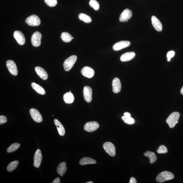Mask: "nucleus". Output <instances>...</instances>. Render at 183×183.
Wrapping results in <instances>:
<instances>
[{
    "mask_svg": "<svg viewBox=\"0 0 183 183\" xmlns=\"http://www.w3.org/2000/svg\"><path fill=\"white\" fill-rule=\"evenodd\" d=\"M180 93L181 94H182L183 95V86L182 88H181V90H180Z\"/></svg>",
    "mask_w": 183,
    "mask_h": 183,
    "instance_id": "58836bf2",
    "label": "nucleus"
},
{
    "mask_svg": "<svg viewBox=\"0 0 183 183\" xmlns=\"http://www.w3.org/2000/svg\"><path fill=\"white\" fill-rule=\"evenodd\" d=\"M113 91L114 93H117L120 91L122 84L120 80L117 77L115 78L112 81Z\"/></svg>",
    "mask_w": 183,
    "mask_h": 183,
    "instance_id": "dca6fc26",
    "label": "nucleus"
},
{
    "mask_svg": "<svg viewBox=\"0 0 183 183\" xmlns=\"http://www.w3.org/2000/svg\"><path fill=\"white\" fill-rule=\"evenodd\" d=\"M86 183H93V182H86Z\"/></svg>",
    "mask_w": 183,
    "mask_h": 183,
    "instance_id": "ea45409f",
    "label": "nucleus"
},
{
    "mask_svg": "<svg viewBox=\"0 0 183 183\" xmlns=\"http://www.w3.org/2000/svg\"><path fill=\"white\" fill-rule=\"evenodd\" d=\"M7 118L6 116L3 115L0 116V124H3L7 122Z\"/></svg>",
    "mask_w": 183,
    "mask_h": 183,
    "instance_id": "f704fd0d",
    "label": "nucleus"
},
{
    "mask_svg": "<svg viewBox=\"0 0 183 183\" xmlns=\"http://www.w3.org/2000/svg\"><path fill=\"white\" fill-rule=\"evenodd\" d=\"M180 117V114L178 112H174L171 114L166 120L167 124L171 128L174 127Z\"/></svg>",
    "mask_w": 183,
    "mask_h": 183,
    "instance_id": "f03ea898",
    "label": "nucleus"
},
{
    "mask_svg": "<svg viewBox=\"0 0 183 183\" xmlns=\"http://www.w3.org/2000/svg\"><path fill=\"white\" fill-rule=\"evenodd\" d=\"M83 94L84 99L86 102L90 103L92 101V90L91 88L88 86H84V88Z\"/></svg>",
    "mask_w": 183,
    "mask_h": 183,
    "instance_id": "9d476101",
    "label": "nucleus"
},
{
    "mask_svg": "<svg viewBox=\"0 0 183 183\" xmlns=\"http://www.w3.org/2000/svg\"><path fill=\"white\" fill-rule=\"evenodd\" d=\"M54 122L56 127H57L58 133L61 136H63L65 135V128L59 121L57 119H55L54 120Z\"/></svg>",
    "mask_w": 183,
    "mask_h": 183,
    "instance_id": "412c9836",
    "label": "nucleus"
},
{
    "mask_svg": "<svg viewBox=\"0 0 183 183\" xmlns=\"http://www.w3.org/2000/svg\"><path fill=\"white\" fill-rule=\"evenodd\" d=\"M77 59V56L72 55L66 59L64 63V67L66 71H69L73 67Z\"/></svg>",
    "mask_w": 183,
    "mask_h": 183,
    "instance_id": "7ed1b4c3",
    "label": "nucleus"
},
{
    "mask_svg": "<svg viewBox=\"0 0 183 183\" xmlns=\"http://www.w3.org/2000/svg\"><path fill=\"white\" fill-rule=\"evenodd\" d=\"M174 178V175L172 173L168 171H164L158 174L156 177V180L159 183H162L172 180Z\"/></svg>",
    "mask_w": 183,
    "mask_h": 183,
    "instance_id": "f257e3e1",
    "label": "nucleus"
},
{
    "mask_svg": "<svg viewBox=\"0 0 183 183\" xmlns=\"http://www.w3.org/2000/svg\"><path fill=\"white\" fill-rule=\"evenodd\" d=\"M151 20L152 25L156 31L158 32L162 31V25L160 20L155 16H152Z\"/></svg>",
    "mask_w": 183,
    "mask_h": 183,
    "instance_id": "f3484780",
    "label": "nucleus"
},
{
    "mask_svg": "<svg viewBox=\"0 0 183 183\" xmlns=\"http://www.w3.org/2000/svg\"><path fill=\"white\" fill-rule=\"evenodd\" d=\"M132 12L130 10L126 9L124 10L121 14L119 20L120 22L127 21L132 17Z\"/></svg>",
    "mask_w": 183,
    "mask_h": 183,
    "instance_id": "ddd939ff",
    "label": "nucleus"
},
{
    "mask_svg": "<svg viewBox=\"0 0 183 183\" xmlns=\"http://www.w3.org/2000/svg\"><path fill=\"white\" fill-rule=\"evenodd\" d=\"M63 99L66 103L71 104L74 101V97L73 94L67 92L64 95Z\"/></svg>",
    "mask_w": 183,
    "mask_h": 183,
    "instance_id": "4be33fe9",
    "label": "nucleus"
},
{
    "mask_svg": "<svg viewBox=\"0 0 183 183\" xmlns=\"http://www.w3.org/2000/svg\"><path fill=\"white\" fill-rule=\"evenodd\" d=\"M41 34L39 32H35L31 38L32 45L35 47H39L41 45Z\"/></svg>",
    "mask_w": 183,
    "mask_h": 183,
    "instance_id": "423d86ee",
    "label": "nucleus"
},
{
    "mask_svg": "<svg viewBox=\"0 0 183 183\" xmlns=\"http://www.w3.org/2000/svg\"><path fill=\"white\" fill-rule=\"evenodd\" d=\"M14 38L17 43L20 45H23L25 44L26 39L24 35L21 31H16L13 34Z\"/></svg>",
    "mask_w": 183,
    "mask_h": 183,
    "instance_id": "4468645a",
    "label": "nucleus"
},
{
    "mask_svg": "<svg viewBox=\"0 0 183 183\" xmlns=\"http://www.w3.org/2000/svg\"><path fill=\"white\" fill-rule=\"evenodd\" d=\"M122 118L124 123L128 124H133L135 122L134 119L131 117H126L124 116L122 117Z\"/></svg>",
    "mask_w": 183,
    "mask_h": 183,
    "instance_id": "c756f323",
    "label": "nucleus"
},
{
    "mask_svg": "<svg viewBox=\"0 0 183 183\" xmlns=\"http://www.w3.org/2000/svg\"><path fill=\"white\" fill-rule=\"evenodd\" d=\"M35 70L38 75L41 79L44 80H46L48 79V74L43 68L40 67H37L35 68Z\"/></svg>",
    "mask_w": 183,
    "mask_h": 183,
    "instance_id": "a211bd4d",
    "label": "nucleus"
},
{
    "mask_svg": "<svg viewBox=\"0 0 183 183\" xmlns=\"http://www.w3.org/2000/svg\"><path fill=\"white\" fill-rule=\"evenodd\" d=\"M131 43L129 41H121L115 44L113 46V49L114 51H118L129 47Z\"/></svg>",
    "mask_w": 183,
    "mask_h": 183,
    "instance_id": "f8f14e48",
    "label": "nucleus"
},
{
    "mask_svg": "<svg viewBox=\"0 0 183 183\" xmlns=\"http://www.w3.org/2000/svg\"><path fill=\"white\" fill-rule=\"evenodd\" d=\"M20 146L21 145L19 143L12 144L8 148L7 152L8 153L15 152L20 147Z\"/></svg>",
    "mask_w": 183,
    "mask_h": 183,
    "instance_id": "c85d7f7f",
    "label": "nucleus"
},
{
    "mask_svg": "<svg viewBox=\"0 0 183 183\" xmlns=\"http://www.w3.org/2000/svg\"><path fill=\"white\" fill-rule=\"evenodd\" d=\"M19 162L18 161L12 162L8 166L7 169L8 171L12 172L15 170L17 168Z\"/></svg>",
    "mask_w": 183,
    "mask_h": 183,
    "instance_id": "cd10ccee",
    "label": "nucleus"
},
{
    "mask_svg": "<svg viewBox=\"0 0 183 183\" xmlns=\"http://www.w3.org/2000/svg\"><path fill=\"white\" fill-rule=\"evenodd\" d=\"M61 38L63 41L66 43H69L73 39L71 35L66 32H64L61 33Z\"/></svg>",
    "mask_w": 183,
    "mask_h": 183,
    "instance_id": "a878e982",
    "label": "nucleus"
},
{
    "mask_svg": "<svg viewBox=\"0 0 183 183\" xmlns=\"http://www.w3.org/2000/svg\"><path fill=\"white\" fill-rule=\"evenodd\" d=\"M103 148L105 151L110 156L114 157L116 155L115 146L112 143L107 142L104 143Z\"/></svg>",
    "mask_w": 183,
    "mask_h": 183,
    "instance_id": "39448f33",
    "label": "nucleus"
},
{
    "mask_svg": "<svg viewBox=\"0 0 183 183\" xmlns=\"http://www.w3.org/2000/svg\"><path fill=\"white\" fill-rule=\"evenodd\" d=\"M135 53L134 52H128L121 56L120 60L122 62H126L131 60L135 57Z\"/></svg>",
    "mask_w": 183,
    "mask_h": 183,
    "instance_id": "6ab92c4d",
    "label": "nucleus"
},
{
    "mask_svg": "<svg viewBox=\"0 0 183 183\" xmlns=\"http://www.w3.org/2000/svg\"><path fill=\"white\" fill-rule=\"evenodd\" d=\"M168 152V149L166 147L163 145L160 146L157 150L158 154H164Z\"/></svg>",
    "mask_w": 183,
    "mask_h": 183,
    "instance_id": "473e14b6",
    "label": "nucleus"
},
{
    "mask_svg": "<svg viewBox=\"0 0 183 183\" xmlns=\"http://www.w3.org/2000/svg\"><path fill=\"white\" fill-rule=\"evenodd\" d=\"M78 18L80 21H84L85 23H89L92 22L91 18L89 16L86 15L85 14H80L78 16Z\"/></svg>",
    "mask_w": 183,
    "mask_h": 183,
    "instance_id": "bb28decb",
    "label": "nucleus"
},
{
    "mask_svg": "<svg viewBox=\"0 0 183 183\" xmlns=\"http://www.w3.org/2000/svg\"><path fill=\"white\" fill-rule=\"evenodd\" d=\"M44 1L46 4L51 7L55 6L57 3V0H44Z\"/></svg>",
    "mask_w": 183,
    "mask_h": 183,
    "instance_id": "2f4dec72",
    "label": "nucleus"
},
{
    "mask_svg": "<svg viewBox=\"0 0 183 183\" xmlns=\"http://www.w3.org/2000/svg\"><path fill=\"white\" fill-rule=\"evenodd\" d=\"M124 115L126 117L131 116V114L129 113H128L127 112L124 113Z\"/></svg>",
    "mask_w": 183,
    "mask_h": 183,
    "instance_id": "4c0bfd02",
    "label": "nucleus"
},
{
    "mask_svg": "<svg viewBox=\"0 0 183 183\" xmlns=\"http://www.w3.org/2000/svg\"><path fill=\"white\" fill-rule=\"evenodd\" d=\"M99 126V124L96 122H90L86 123L84 126V129L85 131L91 132L95 131Z\"/></svg>",
    "mask_w": 183,
    "mask_h": 183,
    "instance_id": "6e6552de",
    "label": "nucleus"
},
{
    "mask_svg": "<svg viewBox=\"0 0 183 183\" xmlns=\"http://www.w3.org/2000/svg\"><path fill=\"white\" fill-rule=\"evenodd\" d=\"M67 169L66 163L61 162L58 165L57 168L58 173L60 175V176H63L66 173Z\"/></svg>",
    "mask_w": 183,
    "mask_h": 183,
    "instance_id": "aec40b11",
    "label": "nucleus"
},
{
    "mask_svg": "<svg viewBox=\"0 0 183 183\" xmlns=\"http://www.w3.org/2000/svg\"><path fill=\"white\" fill-rule=\"evenodd\" d=\"M6 66L10 73L14 76H17L18 71L17 66L13 60H8L6 62Z\"/></svg>",
    "mask_w": 183,
    "mask_h": 183,
    "instance_id": "0eeeda50",
    "label": "nucleus"
},
{
    "mask_svg": "<svg viewBox=\"0 0 183 183\" xmlns=\"http://www.w3.org/2000/svg\"><path fill=\"white\" fill-rule=\"evenodd\" d=\"M32 88L34 90H35L38 93L41 95H44L46 94V91L44 88L37 84L32 82L31 84Z\"/></svg>",
    "mask_w": 183,
    "mask_h": 183,
    "instance_id": "393cba45",
    "label": "nucleus"
},
{
    "mask_svg": "<svg viewBox=\"0 0 183 183\" xmlns=\"http://www.w3.org/2000/svg\"><path fill=\"white\" fill-rule=\"evenodd\" d=\"M96 163V161L93 159L88 157H84L80 160L79 164L81 165H85L88 164H93Z\"/></svg>",
    "mask_w": 183,
    "mask_h": 183,
    "instance_id": "b1692460",
    "label": "nucleus"
},
{
    "mask_svg": "<svg viewBox=\"0 0 183 183\" xmlns=\"http://www.w3.org/2000/svg\"><path fill=\"white\" fill-rule=\"evenodd\" d=\"M60 178L58 177L55 178L52 182L53 183H60Z\"/></svg>",
    "mask_w": 183,
    "mask_h": 183,
    "instance_id": "e433bc0d",
    "label": "nucleus"
},
{
    "mask_svg": "<svg viewBox=\"0 0 183 183\" xmlns=\"http://www.w3.org/2000/svg\"><path fill=\"white\" fill-rule=\"evenodd\" d=\"M69 92H70V93H71V91H70Z\"/></svg>",
    "mask_w": 183,
    "mask_h": 183,
    "instance_id": "79ce46f5",
    "label": "nucleus"
},
{
    "mask_svg": "<svg viewBox=\"0 0 183 183\" xmlns=\"http://www.w3.org/2000/svg\"><path fill=\"white\" fill-rule=\"evenodd\" d=\"M43 159V156L41 150L38 149L35 153L34 156V166L36 168L39 167Z\"/></svg>",
    "mask_w": 183,
    "mask_h": 183,
    "instance_id": "9b49d317",
    "label": "nucleus"
},
{
    "mask_svg": "<svg viewBox=\"0 0 183 183\" xmlns=\"http://www.w3.org/2000/svg\"><path fill=\"white\" fill-rule=\"evenodd\" d=\"M30 113L33 119L37 123L43 121V117L40 112L35 108H32L30 110Z\"/></svg>",
    "mask_w": 183,
    "mask_h": 183,
    "instance_id": "1a4fd4ad",
    "label": "nucleus"
},
{
    "mask_svg": "<svg viewBox=\"0 0 183 183\" xmlns=\"http://www.w3.org/2000/svg\"><path fill=\"white\" fill-rule=\"evenodd\" d=\"M144 156L148 157L149 159L150 162L151 164H153L157 160V158L154 153L150 151H147L144 153Z\"/></svg>",
    "mask_w": 183,
    "mask_h": 183,
    "instance_id": "5701e85b",
    "label": "nucleus"
},
{
    "mask_svg": "<svg viewBox=\"0 0 183 183\" xmlns=\"http://www.w3.org/2000/svg\"><path fill=\"white\" fill-rule=\"evenodd\" d=\"M81 73L84 77L91 78L93 77L95 72L92 68L86 66L82 68L81 70Z\"/></svg>",
    "mask_w": 183,
    "mask_h": 183,
    "instance_id": "2eb2a0df",
    "label": "nucleus"
},
{
    "mask_svg": "<svg viewBox=\"0 0 183 183\" xmlns=\"http://www.w3.org/2000/svg\"><path fill=\"white\" fill-rule=\"evenodd\" d=\"M130 183H136L137 181L136 180V179L133 177H132L131 178L130 180Z\"/></svg>",
    "mask_w": 183,
    "mask_h": 183,
    "instance_id": "c9c22d12",
    "label": "nucleus"
},
{
    "mask_svg": "<svg viewBox=\"0 0 183 183\" xmlns=\"http://www.w3.org/2000/svg\"><path fill=\"white\" fill-rule=\"evenodd\" d=\"M175 55V52L174 51L168 52L167 54V57L168 58V61H170L171 58L174 57Z\"/></svg>",
    "mask_w": 183,
    "mask_h": 183,
    "instance_id": "72a5a7b5",
    "label": "nucleus"
},
{
    "mask_svg": "<svg viewBox=\"0 0 183 183\" xmlns=\"http://www.w3.org/2000/svg\"><path fill=\"white\" fill-rule=\"evenodd\" d=\"M89 5L90 7L93 8L95 10H98L99 9V3L96 0H90Z\"/></svg>",
    "mask_w": 183,
    "mask_h": 183,
    "instance_id": "7c9ffc66",
    "label": "nucleus"
},
{
    "mask_svg": "<svg viewBox=\"0 0 183 183\" xmlns=\"http://www.w3.org/2000/svg\"><path fill=\"white\" fill-rule=\"evenodd\" d=\"M41 22L39 18L35 15L30 16L26 20V23L31 26H39L41 24Z\"/></svg>",
    "mask_w": 183,
    "mask_h": 183,
    "instance_id": "20e7f679",
    "label": "nucleus"
},
{
    "mask_svg": "<svg viewBox=\"0 0 183 183\" xmlns=\"http://www.w3.org/2000/svg\"><path fill=\"white\" fill-rule=\"evenodd\" d=\"M74 39V38L73 37H72V39Z\"/></svg>",
    "mask_w": 183,
    "mask_h": 183,
    "instance_id": "a19ab883",
    "label": "nucleus"
}]
</instances>
